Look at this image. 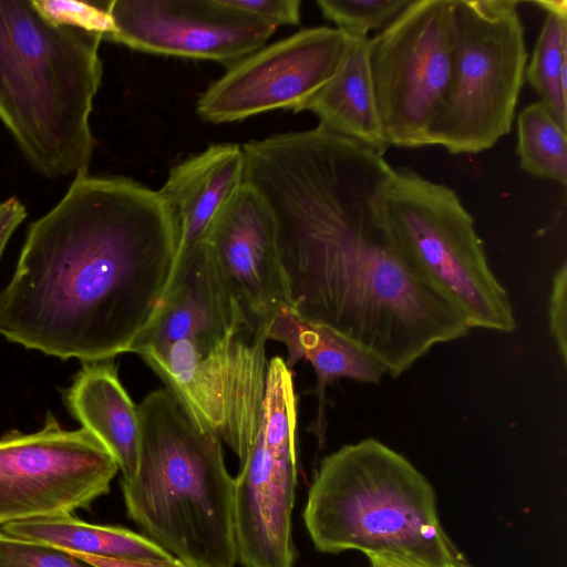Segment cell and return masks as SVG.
<instances>
[{
  "label": "cell",
  "instance_id": "1",
  "mask_svg": "<svg viewBox=\"0 0 567 567\" xmlns=\"http://www.w3.org/2000/svg\"><path fill=\"white\" fill-rule=\"evenodd\" d=\"M244 182L268 205L290 309L399 377L466 319L409 267L392 237L383 155L321 126L241 145Z\"/></svg>",
  "mask_w": 567,
  "mask_h": 567
},
{
  "label": "cell",
  "instance_id": "2",
  "mask_svg": "<svg viewBox=\"0 0 567 567\" xmlns=\"http://www.w3.org/2000/svg\"><path fill=\"white\" fill-rule=\"evenodd\" d=\"M175 237L157 190L78 174L33 221L0 292V334L82 362L131 352L169 287Z\"/></svg>",
  "mask_w": 567,
  "mask_h": 567
},
{
  "label": "cell",
  "instance_id": "3",
  "mask_svg": "<svg viewBox=\"0 0 567 567\" xmlns=\"http://www.w3.org/2000/svg\"><path fill=\"white\" fill-rule=\"evenodd\" d=\"M102 40L50 20L33 0H0V121L47 178L89 173Z\"/></svg>",
  "mask_w": 567,
  "mask_h": 567
},
{
  "label": "cell",
  "instance_id": "4",
  "mask_svg": "<svg viewBox=\"0 0 567 567\" xmlns=\"http://www.w3.org/2000/svg\"><path fill=\"white\" fill-rule=\"evenodd\" d=\"M137 409V466L121 482L127 516L194 567H235V477L221 441L196 426L165 389L148 393Z\"/></svg>",
  "mask_w": 567,
  "mask_h": 567
},
{
  "label": "cell",
  "instance_id": "5",
  "mask_svg": "<svg viewBox=\"0 0 567 567\" xmlns=\"http://www.w3.org/2000/svg\"><path fill=\"white\" fill-rule=\"evenodd\" d=\"M317 550L388 554L422 567H472L440 524L432 485L377 439L326 456L302 513Z\"/></svg>",
  "mask_w": 567,
  "mask_h": 567
},
{
  "label": "cell",
  "instance_id": "6",
  "mask_svg": "<svg viewBox=\"0 0 567 567\" xmlns=\"http://www.w3.org/2000/svg\"><path fill=\"white\" fill-rule=\"evenodd\" d=\"M384 207L405 262L471 329H516L509 296L488 264L472 215L452 188L410 168H395Z\"/></svg>",
  "mask_w": 567,
  "mask_h": 567
},
{
  "label": "cell",
  "instance_id": "7",
  "mask_svg": "<svg viewBox=\"0 0 567 567\" xmlns=\"http://www.w3.org/2000/svg\"><path fill=\"white\" fill-rule=\"evenodd\" d=\"M518 4L451 0L452 87L432 145L476 154L509 133L527 63Z\"/></svg>",
  "mask_w": 567,
  "mask_h": 567
},
{
  "label": "cell",
  "instance_id": "8",
  "mask_svg": "<svg viewBox=\"0 0 567 567\" xmlns=\"http://www.w3.org/2000/svg\"><path fill=\"white\" fill-rule=\"evenodd\" d=\"M268 331L210 329L140 350L190 421L216 435L241 465L256 440L265 400Z\"/></svg>",
  "mask_w": 567,
  "mask_h": 567
},
{
  "label": "cell",
  "instance_id": "9",
  "mask_svg": "<svg viewBox=\"0 0 567 567\" xmlns=\"http://www.w3.org/2000/svg\"><path fill=\"white\" fill-rule=\"evenodd\" d=\"M369 65L389 145H432L452 87L451 0H411L369 39Z\"/></svg>",
  "mask_w": 567,
  "mask_h": 567
},
{
  "label": "cell",
  "instance_id": "10",
  "mask_svg": "<svg viewBox=\"0 0 567 567\" xmlns=\"http://www.w3.org/2000/svg\"><path fill=\"white\" fill-rule=\"evenodd\" d=\"M297 401L291 370L281 357H274L258 433L235 477V538L241 567H295Z\"/></svg>",
  "mask_w": 567,
  "mask_h": 567
},
{
  "label": "cell",
  "instance_id": "11",
  "mask_svg": "<svg viewBox=\"0 0 567 567\" xmlns=\"http://www.w3.org/2000/svg\"><path fill=\"white\" fill-rule=\"evenodd\" d=\"M117 472L94 435L64 430L49 414L38 432L0 437V527L87 508L110 492Z\"/></svg>",
  "mask_w": 567,
  "mask_h": 567
},
{
  "label": "cell",
  "instance_id": "12",
  "mask_svg": "<svg viewBox=\"0 0 567 567\" xmlns=\"http://www.w3.org/2000/svg\"><path fill=\"white\" fill-rule=\"evenodd\" d=\"M348 47V34L326 25L264 45L229 65L199 95L197 115L223 124L274 110L297 112L337 72Z\"/></svg>",
  "mask_w": 567,
  "mask_h": 567
},
{
  "label": "cell",
  "instance_id": "13",
  "mask_svg": "<svg viewBox=\"0 0 567 567\" xmlns=\"http://www.w3.org/2000/svg\"><path fill=\"white\" fill-rule=\"evenodd\" d=\"M109 13L114 32L106 40L227 68L264 47L276 30L229 0H112Z\"/></svg>",
  "mask_w": 567,
  "mask_h": 567
},
{
  "label": "cell",
  "instance_id": "14",
  "mask_svg": "<svg viewBox=\"0 0 567 567\" xmlns=\"http://www.w3.org/2000/svg\"><path fill=\"white\" fill-rule=\"evenodd\" d=\"M213 261L249 321L269 331L290 309L276 226L265 199L245 183L216 218L206 240Z\"/></svg>",
  "mask_w": 567,
  "mask_h": 567
},
{
  "label": "cell",
  "instance_id": "15",
  "mask_svg": "<svg viewBox=\"0 0 567 567\" xmlns=\"http://www.w3.org/2000/svg\"><path fill=\"white\" fill-rule=\"evenodd\" d=\"M244 167L241 145L221 143L208 146L169 169L157 192L174 229L173 274L206 245L219 213L244 184Z\"/></svg>",
  "mask_w": 567,
  "mask_h": 567
},
{
  "label": "cell",
  "instance_id": "16",
  "mask_svg": "<svg viewBox=\"0 0 567 567\" xmlns=\"http://www.w3.org/2000/svg\"><path fill=\"white\" fill-rule=\"evenodd\" d=\"M65 401L82 427L112 455L122 480L132 478L140 452V414L118 379L113 360L82 362Z\"/></svg>",
  "mask_w": 567,
  "mask_h": 567
},
{
  "label": "cell",
  "instance_id": "17",
  "mask_svg": "<svg viewBox=\"0 0 567 567\" xmlns=\"http://www.w3.org/2000/svg\"><path fill=\"white\" fill-rule=\"evenodd\" d=\"M369 37L349 35L347 53L332 78L303 102L319 126L384 155L390 147L381 124L369 65Z\"/></svg>",
  "mask_w": 567,
  "mask_h": 567
},
{
  "label": "cell",
  "instance_id": "18",
  "mask_svg": "<svg viewBox=\"0 0 567 567\" xmlns=\"http://www.w3.org/2000/svg\"><path fill=\"white\" fill-rule=\"evenodd\" d=\"M269 339L285 344V361L290 370L299 360H306L316 372L318 410L310 429L320 447L324 443L327 427V386L340 378L378 383L386 374L384 368L360 348L329 329L302 320L291 309H285L274 319Z\"/></svg>",
  "mask_w": 567,
  "mask_h": 567
},
{
  "label": "cell",
  "instance_id": "19",
  "mask_svg": "<svg viewBox=\"0 0 567 567\" xmlns=\"http://www.w3.org/2000/svg\"><path fill=\"white\" fill-rule=\"evenodd\" d=\"M0 532L12 538L66 553L120 559L172 556L143 534L118 526L86 523L72 515L14 522L0 527Z\"/></svg>",
  "mask_w": 567,
  "mask_h": 567
},
{
  "label": "cell",
  "instance_id": "20",
  "mask_svg": "<svg viewBox=\"0 0 567 567\" xmlns=\"http://www.w3.org/2000/svg\"><path fill=\"white\" fill-rule=\"evenodd\" d=\"M546 17L525 79L559 125L567 131V1H535Z\"/></svg>",
  "mask_w": 567,
  "mask_h": 567
},
{
  "label": "cell",
  "instance_id": "21",
  "mask_svg": "<svg viewBox=\"0 0 567 567\" xmlns=\"http://www.w3.org/2000/svg\"><path fill=\"white\" fill-rule=\"evenodd\" d=\"M549 110L534 102L517 118V155L520 167L538 178L567 184V142Z\"/></svg>",
  "mask_w": 567,
  "mask_h": 567
},
{
  "label": "cell",
  "instance_id": "22",
  "mask_svg": "<svg viewBox=\"0 0 567 567\" xmlns=\"http://www.w3.org/2000/svg\"><path fill=\"white\" fill-rule=\"evenodd\" d=\"M411 0H317L324 19L348 35H369L389 25Z\"/></svg>",
  "mask_w": 567,
  "mask_h": 567
},
{
  "label": "cell",
  "instance_id": "23",
  "mask_svg": "<svg viewBox=\"0 0 567 567\" xmlns=\"http://www.w3.org/2000/svg\"><path fill=\"white\" fill-rule=\"evenodd\" d=\"M33 2L45 17L56 23L97 32L103 35V39H107L114 32L109 13L110 1L33 0Z\"/></svg>",
  "mask_w": 567,
  "mask_h": 567
},
{
  "label": "cell",
  "instance_id": "24",
  "mask_svg": "<svg viewBox=\"0 0 567 567\" xmlns=\"http://www.w3.org/2000/svg\"><path fill=\"white\" fill-rule=\"evenodd\" d=\"M0 567H93L71 554L0 532Z\"/></svg>",
  "mask_w": 567,
  "mask_h": 567
},
{
  "label": "cell",
  "instance_id": "25",
  "mask_svg": "<svg viewBox=\"0 0 567 567\" xmlns=\"http://www.w3.org/2000/svg\"><path fill=\"white\" fill-rule=\"evenodd\" d=\"M550 334L564 362L567 359V266L564 262L553 278L548 302Z\"/></svg>",
  "mask_w": 567,
  "mask_h": 567
},
{
  "label": "cell",
  "instance_id": "26",
  "mask_svg": "<svg viewBox=\"0 0 567 567\" xmlns=\"http://www.w3.org/2000/svg\"><path fill=\"white\" fill-rule=\"evenodd\" d=\"M235 7L245 10L272 28L298 25L300 23V0H229Z\"/></svg>",
  "mask_w": 567,
  "mask_h": 567
},
{
  "label": "cell",
  "instance_id": "27",
  "mask_svg": "<svg viewBox=\"0 0 567 567\" xmlns=\"http://www.w3.org/2000/svg\"><path fill=\"white\" fill-rule=\"evenodd\" d=\"M93 567H194L184 560L169 556L158 559H120L82 553H69Z\"/></svg>",
  "mask_w": 567,
  "mask_h": 567
},
{
  "label": "cell",
  "instance_id": "28",
  "mask_svg": "<svg viewBox=\"0 0 567 567\" xmlns=\"http://www.w3.org/2000/svg\"><path fill=\"white\" fill-rule=\"evenodd\" d=\"M25 217V207L18 198L0 202V258L10 237Z\"/></svg>",
  "mask_w": 567,
  "mask_h": 567
},
{
  "label": "cell",
  "instance_id": "29",
  "mask_svg": "<svg viewBox=\"0 0 567 567\" xmlns=\"http://www.w3.org/2000/svg\"><path fill=\"white\" fill-rule=\"evenodd\" d=\"M370 567H422L417 564L404 560L388 554L368 555Z\"/></svg>",
  "mask_w": 567,
  "mask_h": 567
}]
</instances>
